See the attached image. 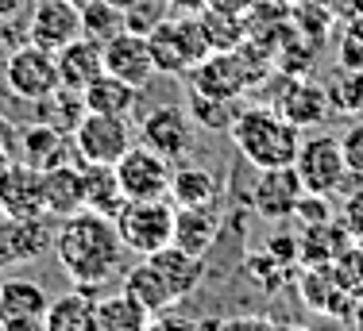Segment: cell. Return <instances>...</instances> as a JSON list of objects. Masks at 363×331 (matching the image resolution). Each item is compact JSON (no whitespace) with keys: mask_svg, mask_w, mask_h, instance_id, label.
I'll return each mask as SVG.
<instances>
[{"mask_svg":"<svg viewBox=\"0 0 363 331\" xmlns=\"http://www.w3.org/2000/svg\"><path fill=\"white\" fill-rule=\"evenodd\" d=\"M232 143H236L240 158L255 170H274V166H294L301 146V127H294L279 108H240L228 127Z\"/></svg>","mask_w":363,"mask_h":331,"instance_id":"2","label":"cell"},{"mask_svg":"<svg viewBox=\"0 0 363 331\" xmlns=\"http://www.w3.org/2000/svg\"><path fill=\"white\" fill-rule=\"evenodd\" d=\"M189 77V89L197 93H213V97H240V93L247 89V74L244 66H240V58L232 54V50H217V54L201 58L197 66L186 69Z\"/></svg>","mask_w":363,"mask_h":331,"instance_id":"17","label":"cell"},{"mask_svg":"<svg viewBox=\"0 0 363 331\" xmlns=\"http://www.w3.org/2000/svg\"><path fill=\"white\" fill-rule=\"evenodd\" d=\"M4 85L12 97L35 104L43 100L50 89H58V66H55V54L50 50L35 47V42H20L12 54L4 58Z\"/></svg>","mask_w":363,"mask_h":331,"instance_id":"5","label":"cell"},{"mask_svg":"<svg viewBox=\"0 0 363 331\" xmlns=\"http://www.w3.org/2000/svg\"><path fill=\"white\" fill-rule=\"evenodd\" d=\"M116 178L128 200L143 197H170V178H174V162H167L162 154H155L151 146H128L124 158L116 162Z\"/></svg>","mask_w":363,"mask_h":331,"instance_id":"7","label":"cell"},{"mask_svg":"<svg viewBox=\"0 0 363 331\" xmlns=\"http://www.w3.org/2000/svg\"><path fill=\"white\" fill-rule=\"evenodd\" d=\"M20 42H28V35L20 31V20H4L0 16V54H12Z\"/></svg>","mask_w":363,"mask_h":331,"instance_id":"38","label":"cell"},{"mask_svg":"<svg viewBox=\"0 0 363 331\" xmlns=\"http://www.w3.org/2000/svg\"><path fill=\"white\" fill-rule=\"evenodd\" d=\"M325 89H328L333 116H363V69H340L336 66V77Z\"/></svg>","mask_w":363,"mask_h":331,"instance_id":"32","label":"cell"},{"mask_svg":"<svg viewBox=\"0 0 363 331\" xmlns=\"http://www.w3.org/2000/svg\"><path fill=\"white\" fill-rule=\"evenodd\" d=\"M124 189H120L116 166L105 162H82V208L101 216H116L124 204Z\"/></svg>","mask_w":363,"mask_h":331,"instance_id":"23","label":"cell"},{"mask_svg":"<svg viewBox=\"0 0 363 331\" xmlns=\"http://www.w3.org/2000/svg\"><path fill=\"white\" fill-rule=\"evenodd\" d=\"M50 297L39 281L28 277H8L0 281V320L4 331H47Z\"/></svg>","mask_w":363,"mask_h":331,"instance_id":"11","label":"cell"},{"mask_svg":"<svg viewBox=\"0 0 363 331\" xmlns=\"http://www.w3.org/2000/svg\"><path fill=\"white\" fill-rule=\"evenodd\" d=\"M12 162V151H8V139H4V127H0V170Z\"/></svg>","mask_w":363,"mask_h":331,"instance_id":"43","label":"cell"},{"mask_svg":"<svg viewBox=\"0 0 363 331\" xmlns=\"http://www.w3.org/2000/svg\"><path fill=\"white\" fill-rule=\"evenodd\" d=\"M105 74L120 77V81L135 85V89H147L155 74V58H151V47H147V35H135V31H120L105 42Z\"/></svg>","mask_w":363,"mask_h":331,"instance_id":"15","label":"cell"},{"mask_svg":"<svg viewBox=\"0 0 363 331\" xmlns=\"http://www.w3.org/2000/svg\"><path fill=\"white\" fill-rule=\"evenodd\" d=\"M74 4H82V0H74Z\"/></svg>","mask_w":363,"mask_h":331,"instance_id":"49","label":"cell"},{"mask_svg":"<svg viewBox=\"0 0 363 331\" xmlns=\"http://www.w3.org/2000/svg\"><path fill=\"white\" fill-rule=\"evenodd\" d=\"M128 31L124 28V8L108 4V0H82V35L93 42H105L112 39V35Z\"/></svg>","mask_w":363,"mask_h":331,"instance_id":"30","label":"cell"},{"mask_svg":"<svg viewBox=\"0 0 363 331\" xmlns=\"http://www.w3.org/2000/svg\"><path fill=\"white\" fill-rule=\"evenodd\" d=\"M147 47L155 58V74H186V54H182V42L174 35V20H162L155 31H147Z\"/></svg>","mask_w":363,"mask_h":331,"instance_id":"31","label":"cell"},{"mask_svg":"<svg viewBox=\"0 0 363 331\" xmlns=\"http://www.w3.org/2000/svg\"><path fill=\"white\" fill-rule=\"evenodd\" d=\"M23 35H28V42L55 54L82 35V4H74V0H35Z\"/></svg>","mask_w":363,"mask_h":331,"instance_id":"9","label":"cell"},{"mask_svg":"<svg viewBox=\"0 0 363 331\" xmlns=\"http://www.w3.org/2000/svg\"><path fill=\"white\" fill-rule=\"evenodd\" d=\"M279 4H298V0H279Z\"/></svg>","mask_w":363,"mask_h":331,"instance_id":"47","label":"cell"},{"mask_svg":"<svg viewBox=\"0 0 363 331\" xmlns=\"http://www.w3.org/2000/svg\"><path fill=\"white\" fill-rule=\"evenodd\" d=\"M0 204L12 220L47 216V208H43V173L12 158L0 170Z\"/></svg>","mask_w":363,"mask_h":331,"instance_id":"16","label":"cell"},{"mask_svg":"<svg viewBox=\"0 0 363 331\" xmlns=\"http://www.w3.org/2000/svg\"><path fill=\"white\" fill-rule=\"evenodd\" d=\"M162 20H170V0H128L124 4V28L135 35L155 31Z\"/></svg>","mask_w":363,"mask_h":331,"instance_id":"33","label":"cell"},{"mask_svg":"<svg viewBox=\"0 0 363 331\" xmlns=\"http://www.w3.org/2000/svg\"><path fill=\"white\" fill-rule=\"evenodd\" d=\"M205 8H209V0H170V12H178V16H197Z\"/></svg>","mask_w":363,"mask_h":331,"instance_id":"42","label":"cell"},{"mask_svg":"<svg viewBox=\"0 0 363 331\" xmlns=\"http://www.w3.org/2000/svg\"><path fill=\"white\" fill-rule=\"evenodd\" d=\"M294 216H298L306 228H309V223H333V208L325 204V193H301Z\"/></svg>","mask_w":363,"mask_h":331,"instance_id":"37","label":"cell"},{"mask_svg":"<svg viewBox=\"0 0 363 331\" xmlns=\"http://www.w3.org/2000/svg\"><path fill=\"white\" fill-rule=\"evenodd\" d=\"M140 93L135 85L120 81V77L112 74H101L97 81H89L82 89L85 97V112H105V116H132L135 104H140Z\"/></svg>","mask_w":363,"mask_h":331,"instance_id":"25","label":"cell"},{"mask_svg":"<svg viewBox=\"0 0 363 331\" xmlns=\"http://www.w3.org/2000/svg\"><path fill=\"white\" fill-rule=\"evenodd\" d=\"M301 178L294 166H274V170H259L252 185V208L263 220H290L294 208L301 200Z\"/></svg>","mask_w":363,"mask_h":331,"instance_id":"14","label":"cell"},{"mask_svg":"<svg viewBox=\"0 0 363 331\" xmlns=\"http://www.w3.org/2000/svg\"><path fill=\"white\" fill-rule=\"evenodd\" d=\"M55 255L62 269L70 274L74 289L85 297H101L116 285L120 277V258H124V243L116 235L112 216L101 212H82L58 220L55 228Z\"/></svg>","mask_w":363,"mask_h":331,"instance_id":"1","label":"cell"},{"mask_svg":"<svg viewBox=\"0 0 363 331\" xmlns=\"http://www.w3.org/2000/svg\"><path fill=\"white\" fill-rule=\"evenodd\" d=\"M43 208L55 220H66V216L82 212V162L43 170Z\"/></svg>","mask_w":363,"mask_h":331,"instance_id":"21","label":"cell"},{"mask_svg":"<svg viewBox=\"0 0 363 331\" xmlns=\"http://www.w3.org/2000/svg\"><path fill=\"white\" fill-rule=\"evenodd\" d=\"M0 331H4V320H0Z\"/></svg>","mask_w":363,"mask_h":331,"instance_id":"48","label":"cell"},{"mask_svg":"<svg viewBox=\"0 0 363 331\" xmlns=\"http://www.w3.org/2000/svg\"><path fill=\"white\" fill-rule=\"evenodd\" d=\"M220 331H274V324L267 316H232L220 320Z\"/></svg>","mask_w":363,"mask_h":331,"instance_id":"39","label":"cell"},{"mask_svg":"<svg viewBox=\"0 0 363 331\" xmlns=\"http://www.w3.org/2000/svg\"><path fill=\"white\" fill-rule=\"evenodd\" d=\"M12 158L31 166V170H55V166H66V162H77L74 154V139L66 132H58V127L50 124H31L23 127L20 135H16V146H12Z\"/></svg>","mask_w":363,"mask_h":331,"instance_id":"12","label":"cell"},{"mask_svg":"<svg viewBox=\"0 0 363 331\" xmlns=\"http://www.w3.org/2000/svg\"><path fill=\"white\" fill-rule=\"evenodd\" d=\"M356 12H359V16H363V0H356Z\"/></svg>","mask_w":363,"mask_h":331,"instance_id":"46","label":"cell"},{"mask_svg":"<svg viewBox=\"0 0 363 331\" xmlns=\"http://www.w3.org/2000/svg\"><path fill=\"white\" fill-rule=\"evenodd\" d=\"M4 223H8V212H4V204H0V228H4Z\"/></svg>","mask_w":363,"mask_h":331,"instance_id":"44","label":"cell"},{"mask_svg":"<svg viewBox=\"0 0 363 331\" xmlns=\"http://www.w3.org/2000/svg\"><path fill=\"white\" fill-rule=\"evenodd\" d=\"M31 4H35V0H0V16H4V20H20L23 12H31Z\"/></svg>","mask_w":363,"mask_h":331,"instance_id":"41","label":"cell"},{"mask_svg":"<svg viewBox=\"0 0 363 331\" xmlns=\"http://www.w3.org/2000/svg\"><path fill=\"white\" fill-rule=\"evenodd\" d=\"M340 151H344V166H348L352 178H363V120H356L340 135Z\"/></svg>","mask_w":363,"mask_h":331,"instance_id":"36","label":"cell"},{"mask_svg":"<svg viewBox=\"0 0 363 331\" xmlns=\"http://www.w3.org/2000/svg\"><path fill=\"white\" fill-rule=\"evenodd\" d=\"M170 200H174V208L220 204V178L205 166H178L170 178Z\"/></svg>","mask_w":363,"mask_h":331,"instance_id":"24","label":"cell"},{"mask_svg":"<svg viewBox=\"0 0 363 331\" xmlns=\"http://www.w3.org/2000/svg\"><path fill=\"white\" fill-rule=\"evenodd\" d=\"M116 235L124 250H135L140 258L155 250L170 247L174 239V200L170 197H143V200H124L120 212L112 216Z\"/></svg>","mask_w":363,"mask_h":331,"instance_id":"3","label":"cell"},{"mask_svg":"<svg viewBox=\"0 0 363 331\" xmlns=\"http://www.w3.org/2000/svg\"><path fill=\"white\" fill-rule=\"evenodd\" d=\"M35 108H39L43 124H50V127H58V132L70 135L74 127L82 124V116H85V97L77 89L58 85V89H50L43 100H35Z\"/></svg>","mask_w":363,"mask_h":331,"instance_id":"29","label":"cell"},{"mask_svg":"<svg viewBox=\"0 0 363 331\" xmlns=\"http://www.w3.org/2000/svg\"><path fill=\"white\" fill-rule=\"evenodd\" d=\"M294 170L301 178V189L306 193H336V189L348 181V166H344V151L336 135H313L301 139L298 158H294Z\"/></svg>","mask_w":363,"mask_h":331,"instance_id":"6","label":"cell"},{"mask_svg":"<svg viewBox=\"0 0 363 331\" xmlns=\"http://www.w3.org/2000/svg\"><path fill=\"white\" fill-rule=\"evenodd\" d=\"M313 4H321L333 20H348V16H356V0H313Z\"/></svg>","mask_w":363,"mask_h":331,"instance_id":"40","label":"cell"},{"mask_svg":"<svg viewBox=\"0 0 363 331\" xmlns=\"http://www.w3.org/2000/svg\"><path fill=\"white\" fill-rule=\"evenodd\" d=\"M120 289L128 293L140 308L147 312V316H159V312L174 308V297H170V285L162 281V274L155 269L151 258H140V266H132L124 277H120Z\"/></svg>","mask_w":363,"mask_h":331,"instance_id":"22","label":"cell"},{"mask_svg":"<svg viewBox=\"0 0 363 331\" xmlns=\"http://www.w3.org/2000/svg\"><path fill=\"white\" fill-rule=\"evenodd\" d=\"M93 308H97V327L101 331H143L147 320H151L124 289L93 297Z\"/></svg>","mask_w":363,"mask_h":331,"instance_id":"26","label":"cell"},{"mask_svg":"<svg viewBox=\"0 0 363 331\" xmlns=\"http://www.w3.org/2000/svg\"><path fill=\"white\" fill-rule=\"evenodd\" d=\"M274 108L290 120L294 127H321L328 116H333V104H328V89L317 85L313 77L298 74V77H286V85L279 89L274 97Z\"/></svg>","mask_w":363,"mask_h":331,"instance_id":"13","label":"cell"},{"mask_svg":"<svg viewBox=\"0 0 363 331\" xmlns=\"http://www.w3.org/2000/svg\"><path fill=\"white\" fill-rule=\"evenodd\" d=\"M282 269H286V262L274 258L267 247L255 250V255H247V277L259 281L263 289H279V285H282Z\"/></svg>","mask_w":363,"mask_h":331,"instance_id":"35","label":"cell"},{"mask_svg":"<svg viewBox=\"0 0 363 331\" xmlns=\"http://www.w3.org/2000/svg\"><path fill=\"white\" fill-rule=\"evenodd\" d=\"M47 331H101L97 327V308H93V297L85 293H66V297L50 301L47 312Z\"/></svg>","mask_w":363,"mask_h":331,"instance_id":"27","label":"cell"},{"mask_svg":"<svg viewBox=\"0 0 363 331\" xmlns=\"http://www.w3.org/2000/svg\"><path fill=\"white\" fill-rule=\"evenodd\" d=\"M220 235V204H197V208H174V247L205 258Z\"/></svg>","mask_w":363,"mask_h":331,"instance_id":"18","label":"cell"},{"mask_svg":"<svg viewBox=\"0 0 363 331\" xmlns=\"http://www.w3.org/2000/svg\"><path fill=\"white\" fill-rule=\"evenodd\" d=\"M274 331H306V327H274Z\"/></svg>","mask_w":363,"mask_h":331,"instance_id":"45","label":"cell"},{"mask_svg":"<svg viewBox=\"0 0 363 331\" xmlns=\"http://www.w3.org/2000/svg\"><path fill=\"white\" fill-rule=\"evenodd\" d=\"M155 262V269L162 274V281L170 285V297L174 301H186V297H194L197 293V285H201V277H205V258H197V255H189V250H182V247H162V250H155V255H147Z\"/></svg>","mask_w":363,"mask_h":331,"instance_id":"20","label":"cell"},{"mask_svg":"<svg viewBox=\"0 0 363 331\" xmlns=\"http://www.w3.org/2000/svg\"><path fill=\"white\" fill-rule=\"evenodd\" d=\"M186 112H189V120H194V127H205V132H228L232 120H236V112H240V100L236 97H213V93L189 89Z\"/></svg>","mask_w":363,"mask_h":331,"instance_id":"28","label":"cell"},{"mask_svg":"<svg viewBox=\"0 0 363 331\" xmlns=\"http://www.w3.org/2000/svg\"><path fill=\"white\" fill-rule=\"evenodd\" d=\"M77 162H105L116 166L124 151L132 146V127L128 116H105V112H85L82 124L70 132Z\"/></svg>","mask_w":363,"mask_h":331,"instance_id":"4","label":"cell"},{"mask_svg":"<svg viewBox=\"0 0 363 331\" xmlns=\"http://www.w3.org/2000/svg\"><path fill=\"white\" fill-rule=\"evenodd\" d=\"M55 66H58V81H62L66 89L82 93L89 81H97V77L105 74V50H101V42L77 35L74 42H66L62 50H55Z\"/></svg>","mask_w":363,"mask_h":331,"instance_id":"19","label":"cell"},{"mask_svg":"<svg viewBox=\"0 0 363 331\" xmlns=\"http://www.w3.org/2000/svg\"><path fill=\"white\" fill-rule=\"evenodd\" d=\"M140 139L143 146H151L167 162H186L189 151H194V120H189L186 108L159 104L155 112H147L140 120Z\"/></svg>","mask_w":363,"mask_h":331,"instance_id":"8","label":"cell"},{"mask_svg":"<svg viewBox=\"0 0 363 331\" xmlns=\"http://www.w3.org/2000/svg\"><path fill=\"white\" fill-rule=\"evenodd\" d=\"M340 69H363V16H348L340 31V54H336Z\"/></svg>","mask_w":363,"mask_h":331,"instance_id":"34","label":"cell"},{"mask_svg":"<svg viewBox=\"0 0 363 331\" xmlns=\"http://www.w3.org/2000/svg\"><path fill=\"white\" fill-rule=\"evenodd\" d=\"M55 216H31V220H12L0 228V269L35 262L47 250H55Z\"/></svg>","mask_w":363,"mask_h":331,"instance_id":"10","label":"cell"}]
</instances>
